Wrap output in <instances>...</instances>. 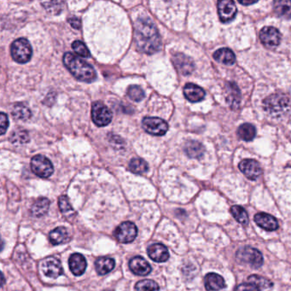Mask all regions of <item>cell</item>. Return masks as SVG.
Returning a JSON list of instances; mask_svg holds the SVG:
<instances>
[{"label":"cell","mask_w":291,"mask_h":291,"mask_svg":"<svg viewBox=\"0 0 291 291\" xmlns=\"http://www.w3.org/2000/svg\"><path fill=\"white\" fill-rule=\"evenodd\" d=\"M184 94L186 99L192 102H201L205 97L204 90L193 83H188L184 86Z\"/></svg>","instance_id":"d6986e66"},{"label":"cell","mask_w":291,"mask_h":291,"mask_svg":"<svg viewBox=\"0 0 291 291\" xmlns=\"http://www.w3.org/2000/svg\"><path fill=\"white\" fill-rule=\"evenodd\" d=\"M108 291H110V290H108Z\"/></svg>","instance_id":"7bdbcfd3"},{"label":"cell","mask_w":291,"mask_h":291,"mask_svg":"<svg viewBox=\"0 0 291 291\" xmlns=\"http://www.w3.org/2000/svg\"><path fill=\"white\" fill-rule=\"evenodd\" d=\"M237 258L241 262L248 264L255 268L261 267L263 264V256L261 252L258 250L250 247V246H246V247L240 248L237 252Z\"/></svg>","instance_id":"5b68a950"},{"label":"cell","mask_w":291,"mask_h":291,"mask_svg":"<svg viewBox=\"0 0 291 291\" xmlns=\"http://www.w3.org/2000/svg\"><path fill=\"white\" fill-rule=\"evenodd\" d=\"M69 23L73 28H76V29H79L81 27V22L79 18L75 17V16L69 18Z\"/></svg>","instance_id":"60d3db41"},{"label":"cell","mask_w":291,"mask_h":291,"mask_svg":"<svg viewBox=\"0 0 291 291\" xmlns=\"http://www.w3.org/2000/svg\"><path fill=\"white\" fill-rule=\"evenodd\" d=\"M129 267L132 273L138 276H147L151 272V265L140 256L133 257L129 262Z\"/></svg>","instance_id":"9a60e30c"},{"label":"cell","mask_w":291,"mask_h":291,"mask_svg":"<svg viewBox=\"0 0 291 291\" xmlns=\"http://www.w3.org/2000/svg\"><path fill=\"white\" fill-rule=\"evenodd\" d=\"M41 270L46 277L51 279H56L64 273L60 261L52 256L44 259L41 262Z\"/></svg>","instance_id":"30bf717a"},{"label":"cell","mask_w":291,"mask_h":291,"mask_svg":"<svg viewBox=\"0 0 291 291\" xmlns=\"http://www.w3.org/2000/svg\"><path fill=\"white\" fill-rule=\"evenodd\" d=\"M115 266V260L110 257H100L95 262V267L99 275H106L112 271Z\"/></svg>","instance_id":"603a6c76"},{"label":"cell","mask_w":291,"mask_h":291,"mask_svg":"<svg viewBox=\"0 0 291 291\" xmlns=\"http://www.w3.org/2000/svg\"><path fill=\"white\" fill-rule=\"evenodd\" d=\"M173 61L179 70L180 74L183 75H189L194 71L195 64L192 58L185 56L184 54L177 53L173 56Z\"/></svg>","instance_id":"5bb4252c"},{"label":"cell","mask_w":291,"mask_h":291,"mask_svg":"<svg viewBox=\"0 0 291 291\" xmlns=\"http://www.w3.org/2000/svg\"><path fill=\"white\" fill-rule=\"evenodd\" d=\"M255 221L260 227L264 230L274 232L279 228V222L276 218L266 214V213H258L255 216Z\"/></svg>","instance_id":"ac0fdd59"},{"label":"cell","mask_w":291,"mask_h":291,"mask_svg":"<svg viewBox=\"0 0 291 291\" xmlns=\"http://www.w3.org/2000/svg\"><path fill=\"white\" fill-rule=\"evenodd\" d=\"M239 4L241 5H253V4H256V1H252V2H244V1H238Z\"/></svg>","instance_id":"b9f144b4"},{"label":"cell","mask_w":291,"mask_h":291,"mask_svg":"<svg viewBox=\"0 0 291 291\" xmlns=\"http://www.w3.org/2000/svg\"><path fill=\"white\" fill-rule=\"evenodd\" d=\"M239 169L248 179L256 180L262 173L261 165L253 159H244L239 163Z\"/></svg>","instance_id":"4fadbf2b"},{"label":"cell","mask_w":291,"mask_h":291,"mask_svg":"<svg viewBox=\"0 0 291 291\" xmlns=\"http://www.w3.org/2000/svg\"><path fill=\"white\" fill-rule=\"evenodd\" d=\"M235 291H261L257 288V287L255 285V284H251V283H248V284H242L240 285H238L237 288H236Z\"/></svg>","instance_id":"f35d334b"},{"label":"cell","mask_w":291,"mask_h":291,"mask_svg":"<svg viewBox=\"0 0 291 291\" xmlns=\"http://www.w3.org/2000/svg\"><path fill=\"white\" fill-rule=\"evenodd\" d=\"M32 171L40 178H49L53 174L54 168L51 161L46 156L38 155L33 157L31 161Z\"/></svg>","instance_id":"8992f818"},{"label":"cell","mask_w":291,"mask_h":291,"mask_svg":"<svg viewBox=\"0 0 291 291\" xmlns=\"http://www.w3.org/2000/svg\"><path fill=\"white\" fill-rule=\"evenodd\" d=\"M226 101L233 109H237L240 105V91L235 83L229 82L226 84Z\"/></svg>","instance_id":"44dd1931"},{"label":"cell","mask_w":291,"mask_h":291,"mask_svg":"<svg viewBox=\"0 0 291 291\" xmlns=\"http://www.w3.org/2000/svg\"><path fill=\"white\" fill-rule=\"evenodd\" d=\"M148 256L152 261L156 262H165L169 259V252L166 246L161 243H154L150 246L147 251Z\"/></svg>","instance_id":"2e32d148"},{"label":"cell","mask_w":291,"mask_h":291,"mask_svg":"<svg viewBox=\"0 0 291 291\" xmlns=\"http://www.w3.org/2000/svg\"><path fill=\"white\" fill-rule=\"evenodd\" d=\"M112 112L102 102H96L92 105V120L98 127L109 125L112 120Z\"/></svg>","instance_id":"52a82bcc"},{"label":"cell","mask_w":291,"mask_h":291,"mask_svg":"<svg viewBox=\"0 0 291 291\" xmlns=\"http://www.w3.org/2000/svg\"><path fill=\"white\" fill-rule=\"evenodd\" d=\"M49 239L54 245H59L61 243H65L69 241V233L66 228L60 226L51 231L49 234Z\"/></svg>","instance_id":"cb8c5ba5"},{"label":"cell","mask_w":291,"mask_h":291,"mask_svg":"<svg viewBox=\"0 0 291 291\" xmlns=\"http://www.w3.org/2000/svg\"><path fill=\"white\" fill-rule=\"evenodd\" d=\"M237 6L232 0H221L218 2V13L220 20L227 23L233 20L237 15Z\"/></svg>","instance_id":"7c38bea8"},{"label":"cell","mask_w":291,"mask_h":291,"mask_svg":"<svg viewBox=\"0 0 291 291\" xmlns=\"http://www.w3.org/2000/svg\"><path fill=\"white\" fill-rule=\"evenodd\" d=\"M12 58L19 64H26L30 60L33 50L30 43L26 38H18L13 42L10 47Z\"/></svg>","instance_id":"277c9868"},{"label":"cell","mask_w":291,"mask_h":291,"mask_svg":"<svg viewBox=\"0 0 291 291\" xmlns=\"http://www.w3.org/2000/svg\"><path fill=\"white\" fill-rule=\"evenodd\" d=\"M142 125L144 130L151 135L162 136L169 130V125L161 118H143Z\"/></svg>","instance_id":"9c48e42d"},{"label":"cell","mask_w":291,"mask_h":291,"mask_svg":"<svg viewBox=\"0 0 291 291\" xmlns=\"http://www.w3.org/2000/svg\"><path fill=\"white\" fill-rule=\"evenodd\" d=\"M58 204L61 212L64 215L69 216V215L74 214V210H73L71 204L69 203V198L66 196H61V197H59Z\"/></svg>","instance_id":"e575fe53"},{"label":"cell","mask_w":291,"mask_h":291,"mask_svg":"<svg viewBox=\"0 0 291 291\" xmlns=\"http://www.w3.org/2000/svg\"><path fill=\"white\" fill-rule=\"evenodd\" d=\"M1 125H0V129H1V134L4 135L5 132L7 130L8 127H9V119L8 116L5 113H1Z\"/></svg>","instance_id":"ab89813d"},{"label":"cell","mask_w":291,"mask_h":291,"mask_svg":"<svg viewBox=\"0 0 291 291\" xmlns=\"http://www.w3.org/2000/svg\"><path fill=\"white\" fill-rule=\"evenodd\" d=\"M214 58L219 63L225 65H233L235 64V54L232 50L228 48L219 49L214 54Z\"/></svg>","instance_id":"7402d4cb"},{"label":"cell","mask_w":291,"mask_h":291,"mask_svg":"<svg viewBox=\"0 0 291 291\" xmlns=\"http://www.w3.org/2000/svg\"><path fill=\"white\" fill-rule=\"evenodd\" d=\"M129 169L133 174H143L148 171L149 165L143 159L133 158L129 163Z\"/></svg>","instance_id":"f546056e"},{"label":"cell","mask_w":291,"mask_h":291,"mask_svg":"<svg viewBox=\"0 0 291 291\" xmlns=\"http://www.w3.org/2000/svg\"><path fill=\"white\" fill-rule=\"evenodd\" d=\"M238 135L243 140H253L256 135V128L251 123H244L238 128Z\"/></svg>","instance_id":"f1b7e54d"},{"label":"cell","mask_w":291,"mask_h":291,"mask_svg":"<svg viewBox=\"0 0 291 291\" xmlns=\"http://www.w3.org/2000/svg\"><path fill=\"white\" fill-rule=\"evenodd\" d=\"M128 97H130L131 99L135 102H140L141 100L143 99L144 97V93L140 87L133 85L131 86L128 89Z\"/></svg>","instance_id":"836d02e7"},{"label":"cell","mask_w":291,"mask_h":291,"mask_svg":"<svg viewBox=\"0 0 291 291\" xmlns=\"http://www.w3.org/2000/svg\"><path fill=\"white\" fill-rule=\"evenodd\" d=\"M64 64L69 72L79 80L89 83L94 81L97 77V74L92 65L73 53H65Z\"/></svg>","instance_id":"7a4b0ae2"},{"label":"cell","mask_w":291,"mask_h":291,"mask_svg":"<svg viewBox=\"0 0 291 291\" xmlns=\"http://www.w3.org/2000/svg\"><path fill=\"white\" fill-rule=\"evenodd\" d=\"M274 11L279 17L289 19L291 17L290 0H277L274 2Z\"/></svg>","instance_id":"4316f807"},{"label":"cell","mask_w":291,"mask_h":291,"mask_svg":"<svg viewBox=\"0 0 291 291\" xmlns=\"http://www.w3.org/2000/svg\"><path fill=\"white\" fill-rule=\"evenodd\" d=\"M205 288L207 291H218L225 287V280L217 274H209L204 279Z\"/></svg>","instance_id":"ffe728a7"},{"label":"cell","mask_w":291,"mask_h":291,"mask_svg":"<svg viewBox=\"0 0 291 291\" xmlns=\"http://www.w3.org/2000/svg\"><path fill=\"white\" fill-rule=\"evenodd\" d=\"M134 38L137 48L143 53L152 55L161 49V36L150 18H138L135 23Z\"/></svg>","instance_id":"6da1fadb"},{"label":"cell","mask_w":291,"mask_h":291,"mask_svg":"<svg viewBox=\"0 0 291 291\" xmlns=\"http://www.w3.org/2000/svg\"><path fill=\"white\" fill-rule=\"evenodd\" d=\"M10 142L12 143H26L29 140L28 132L25 130H18L10 136Z\"/></svg>","instance_id":"d590c367"},{"label":"cell","mask_w":291,"mask_h":291,"mask_svg":"<svg viewBox=\"0 0 291 291\" xmlns=\"http://www.w3.org/2000/svg\"><path fill=\"white\" fill-rule=\"evenodd\" d=\"M42 5L49 12L58 14L63 10L64 3L58 2V1L57 2H44L42 3Z\"/></svg>","instance_id":"74e56055"},{"label":"cell","mask_w":291,"mask_h":291,"mask_svg":"<svg viewBox=\"0 0 291 291\" xmlns=\"http://www.w3.org/2000/svg\"><path fill=\"white\" fill-rule=\"evenodd\" d=\"M260 38L264 46L274 48L280 44L282 35L277 28L274 27H265L260 32Z\"/></svg>","instance_id":"8fae6325"},{"label":"cell","mask_w":291,"mask_h":291,"mask_svg":"<svg viewBox=\"0 0 291 291\" xmlns=\"http://www.w3.org/2000/svg\"><path fill=\"white\" fill-rule=\"evenodd\" d=\"M135 291H160V287L153 280L144 279L136 284Z\"/></svg>","instance_id":"d6a6232c"},{"label":"cell","mask_w":291,"mask_h":291,"mask_svg":"<svg viewBox=\"0 0 291 291\" xmlns=\"http://www.w3.org/2000/svg\"><path fill=\"white\" fill-rule=\"evenodd\" d=\"M50 201L46 197H40L36 200L31 207V213L35 217H41L48 212Z\"/></svg>","instance_id":"484cf974"},{"label":"cell","mask_w":291,"mask_h":291,"mask_svg":"<svg viewBox=\"0 0 291 291\" xmlns=\"http://www.w3.org/2000/svg\"><path fill=\"white\" fill-rule=\"evenodd\" d=\"M263 105L266 112L274 116H278L289 110L290 102L285 95L273 94L264 100Z\"/></svg>","instance_id":"3957f363"},{"label":"cell","mask_w":291,"mask_h":291,"mask_svg":"<svg viewBox=\"0 0 291 291\" xmlns=\"http://www.w3.org/2000/svg\"><path fill=\"white\" fill-rule=\"evenodd\" d=\"M69 268L75 276H81L87 269V261L81 254H73L69 260Z\"/></svg>","instance_id":"e0dca14e"},{"label":"cell","mask_w":291,"mask_h":291,"mask_svg":"<svg viewBox=\"0 0 291 291\" xmlns=\"http://www.w3.org/2000/svg\"><path fill=\"white\" fill-rule=\"evenodd\" d=\"M248 281L251 284H255L260 290L270 289L273 287V283L271 281L258 275H252L248 278Z\"/></svg>","instance_id":"1f68e13d"},{"label":"cell","mask_w":291,"mask_h":291,"mask_svg":"<svg viewBox=\"0 0 291 291\" xmlns=\"http://www.w3.org/2000/svg\"><path fill=\"white\" fill-rule=\"evenodd\" d=\"M184 151H185L187 156L191 158L198 159L201 158L203 156L205 150L202 143L197 142V141L192 140L189 141L185 144Z\"/></svg>","instance_id":"d4e9b609"},{"label":"cell","mask_w":291,"mask_h":291,"mask_svg":"<svg viewBox=\"0 0 291 291\" xmlns=\"http://www.w3.org/2000/svg\"><path fill=\"white\" fill-rule=\"evenodd\" d=\"M231 213L233 215V217L238 223H240L242 225H248V213L243 207L235 205L233 206L231 209Z\"/></svg>","instance_id":"4dcf8cb0"},{"label":"cell","mask_w":291,"mask_h":291,"mask_svg":"<svg viewBox=\"0 0 291 291\" xmlns=\"http://www.w3.org/2000/svg\"><path fill=\"white\" fill-rule=\"evenodd\" d=\"M11 114L15 119L20 120H27L32 115L29 108L23 102H18L16 105H14Z\"/></svg>","instance_id":"83f0119b"},{"label":"cell","mask_w":291,"mask_h":291,"mask_svg":"<svg viewBox=\"0 0 291 291\" xmlns=\"http://www.w3.org/2000/svg\"><path fill=\"white\" fill-rule=\"evenodd\" d=\"M72 48L74 52L79 56H82V57H89L90 56L89 50L87 49L84 43H82L81 41H74V43L72 44Z\"/></svg>","instance_id":"8d00e7d4"},{"label":"cell","mask_w":291,"mask_h":291,"mask_svg":"<svg viewBox=\"0 0 291 291\" xmlns=\"http://www.w3.org/2000/svg\"><path fill=\"white\" fill-rule=\"evenodd\" d=\"M138 235V228L135 224L126 221L120 224L115 231V237L120 243H132Z\"/></svg>","instance_id":"ba28073f"}]
</instances>
